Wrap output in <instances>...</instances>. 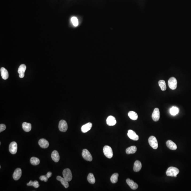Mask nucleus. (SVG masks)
Here are the masks:
<instances>
[{"label":"nucleus","instance_id":"nucleus-1","mask_svg":"<svg viewBox=\"0 0 191 191\" xmlns=\"http://www.w3.org/2000/svg\"><path fill=\"white\" fill-rule=\"evenodd\" d=\"M179 171L177 168L174 167H170L168 168L166 172L167 175L176 177L177 175L179 174Z\"/></svg>","mask_w":191,"mask_h":191},{"label":"nucleus","instance_id":"nucleus-2","mask_svg":"<svg viewBox=\"0 0 191 191\" xmlns=\"http://www.w3.org/2000/svg\"><path fill=\"white\" fill-rule=\"evenodd\" d=\"M103 153L105 156L111 159L113 156V152L112 148L108 145H105L103 147Z\"/></svg>","mask_w":191,"mask_h":191},{"label":"nucleus","instance_id":"nucleus-3","mask_svg":"<svg viewBox=\"0 0 191 191\" xmlns=\"http://www.w3.org/2000/svg\"><path fill=\"white\" fill-rule=\"evenodd\" d=\"M63 175L67 181L70 182L72 180V175L71 171L69 168H66L63 171Z\"/></svg>","mask_w":191,"mask_h":191},{"label":"nucleus","instance_id":"nucleus-4","mask_svg":"<svg viewBox=\"0 0 191 191\" xmlns=\"http://www.w3.org/2000/svg\"><path fill=\"white\" fill-rule=\"evenodd\" d=\"M148 142L150 146L154 149H156L158 148V145L157 140L155 137L151 136L148 139Z\"/></svg>","mask_w":191,"mask_h":191},{"label":"nucleus","instance_id":"nucleus-5","mask_svg":"<svg viewBox=\"0 0 191 191\" xmlns=\"http://www.w3.org/2000/svg\"><path fill=\"white\" fill-rule=\"evenodd\" d=\"M82 155L85 160L87 161H91L92 160V157L90 152L86 149H84L82 150Z\"/></svg>","mask_w":191,"mask_h":191},{"label":"nucleus","instance_id":"nucleus-6","mask_svg":"<svg viewBox=\"0 0 191 191\" xmlns=\"http://www.w3.org/2000/svg\"><path fill=\"white\" fill-rule=\"evenodd\" d=\"M177 80L173 77L171 78L168 81V85L169 87L171 89L174 90L177 87Z\"/></svg>","mask_w":191,"mask_h":191},{"label":"nucleus","instance_id":"nucleus-7","mask_svg":"<svg viewBox=\"0 0 191 191\" xmlns=\"http://www.w3.org/2000/svg\"><path fill=\"white\" fill-rule=\"evenodd\" d=\"M58 128L60 131L65 132L68 129V125L66 121L65 120H61L59 123Z\"/></svg>","mask_w":191,"mask_h":191},{"label":"nucleus","instance_id":"nucleus-8","mask_svg":"<svg viewBox=\"0 0 191 191\" xmlns=\"http://www.w3.org/2000/svg\"><path fill=\"white\" fill-rule=\"evenodd\" d=\"M10 152L12 154H16L17 150V143L15 142H12L10 143L9 147Z\"/></svg>","mask_w":191,"mask_h":191},{"label":"nucleus","instance_id":"nucleus-9","mask_svg":"<svg viewBox=\"0 0 191 191\" xmlns=\"http://www.w3.org/2000/svg\"><path fill=\"white\" fill-rule=\"evenodd\" d=\"M160 117V113L159 108H155L152 114V118L154 121H157Z\"/></svg>","mask_w":191,"mask_h":191},{"label":"nucleus","instance_id":"nucleus-10","mask_svg":"<svg viewBox=\"0 0 191 191\" xmlns=\"http://www.w3.org/2000/svg\"><path fill=\"white\" fill-rule=\"evenodd\" d=\"M127 135L131 140H133L137 141L139 140L138 136L132 130H130L128 131Z\"/></svg>","mask_w":191,"mask_h":191},{"label":"nucleus","instance_id":"nucleus-11","mask_svg":"<svg viewBox=\"0 0 191 191\" xmlns=\"http://www.w3.org/2000/svg\"><path fill=\"white\" fill-rule=\"evenodd\" d=\"M26 69V66L24 64H22L19 66L18 68V73L19 74V77L22 78L24 77V72Z\"/></svg>","mask_w":191,"mask_h":191},{"label":"nucleus","instance_id":"nucleus-12","mask_svg":"<svg viewBox=\"0 0 191 191\" xmlns=\"http://www.w3.org/2000/svg\"><path fill=\"white\" fill-rule=\"evenodd\" d=\"M22 175V170L21 168H17L13 174V178L15 180H17L20 179Z\"/></svg>","mask_w":191,"mask_h":191},{"label":"nucleus","instance_id":"nucleus-13","mask_svg":"<svg viewBox=\"0 0 191 191\" xmlns=\"http://www.w3.org/2000/svg\"><path fill=\"white\" fill-rule=\"evenodd\" d=\"M126 182L128 184L132 189L136 190L138 187V186L137 184L136 183H135L132 180L128 178V179H127Z\"/></svg>","mask_w":191,"mask_h":191},{"label":"nucleus","instance_id":"nucleus-14","mask_svg":"<svg viewBox=\"0 0 191 191\" xmlns=\"http://www.w3.org/2000/svg\"><path fill=\"white\" fill-rule=\"evenodd\" d=\"M106 121L107 124L110 126H114L117 123L115 117L112 116H109L107 118Z\"/></svg>","mask_w":191,"mask_h":191},{"label":"nucleus","instance_id":"nucleus-15","mask_svg":"<svg viewBox=\"0 0 191 191\" xmlns=\"http://www.w3.org/2000/svg\"><path fill=\"white\" fill-rule=\"evenodd\" d=\"M92 124L91 122H88L86 124L83 125L81 128V130L83 133H86L91 130Z\"/></svg>","mask_w":191,"mask_h":191},{"label":"nucleus","instance_id":"nucleus-16","mask_svg":"<svg viewBox=\"0 0 191 191\" xmlns=\"http://www.w3.org/2000/svg\"><path fill=\"white\" fill-rule=\"evenodd\" d=\"M38 143L40 146L43 148H47L49 146V143L47 140L44 138L40 140Z\"/></svg>","mask_w":191,"mask_h":191},{"label":"nucleus","instance_id":"nucleus-17","mask_svg":"<svg viewBox=\"0 0 191 191\" xmlns=\"http://www.w3.org/2000/svg\"><path fill=\"white\" fill-rule=\"evenodd\" d=\"M57 179L58 181H60L61 183L66 188H67L69 187V185L68 181H67L65 178H63L60 176H58L57 177Z\"/></svg>","mask_w":191,"mask_h":191},{"label":"nucleus","instance_id":"nucleus-18","mask_svg":"<svg viewBox=\"0 0 191 191\" xmlns=\"http://www.w3.org/2000/svg\"><path fill=\"white\" fill-rule=\"evenodd\" d=\"M166 145L170 149L172 150H175L177 149V146L176 144L171 140H168L166 142Z\"/></svg>","mask_w":191,"mask_h":191},{"label":"nucleus","instance_id":"nucleus-19","mask_svg":"<svg viewBox=\"0 0 191 191\" xmlns=\"http://www.w3.org/2000/svg\"><path fill=\"white\" fill-rule=\"evenodd\" d=\"M1 76L3 79L4 80H7L9 77V73L8 71L4 67L1 68L0 69Z\"/></svg>","mask_w":191,"mask_h":191},{"label":"nucleus","instance_id":"nucleus-20","mask_svg":"<svg viewBox=\"0 0 191 191\" xmlns=\"http://www.w3.org/2000/svg\"><path fill=\"white\" fill-rule=\"evenodd\" d=\"M51 158L52 160L55 162H58L59 160V156L58 152L56 150H54L51 154Z\"/></svg>","mask_w":191,"mask_h":191},{"label":"nucleus","instance_id":"nucleus-21","mask_svg":"<svg viewBox=\"0 0 191 191\" xmlns=\"http://www.w3.org/2000/svg\"><path fill=\"white\" fill-rule=\"evenodd\" d=\"M142 167L141 162L138 160L136 161L134 163L133 170L135 172H139L141 170Z\"/></svg>","mask_w":191,"mask_h":191},{"label":"nucleus","instance_id":"nucleus-22","mask_svg":"<svg viewBox=\"0 0 191 191\" xmlns=\"http://www.w3.org/2000/svg\"><path fill=\"white\" fill-rule=\"evenodd\" d=\"M22 128L25 132H29L31 130V125L30 123L24 122L22 124Z\"/></svg>","mask_w":191,"mask_h":191},{"label":"nucleus","instance_id":"nucleus-23","mask_svg":"<svg viewBox=\"0 0 191 191\" xmlns=\"http://www.w3.org/2000/svg\"><path fill=\"white\" fill-rule=\"evenodd\" d=\"M137 148L136 146H133L128 148L126 149V154H134L137 151Z\"/></svg>","mask_w":191,"mask_h":191},{"label":"nucleus","instance_id":"nucleus-24","mask_svg":"<svg viewBox=\"0 0 191 191\" xmlns=\"http://www.w3.org/2000/svg\"><path fill=\"white\" fill-rule=\"evenodd\" d=\"M128 116L131 119L136 120L137 119L138 116L137 114L133 111H130L128 113Z\"/></svg>","mask_w":191,"mask_h":191},{"label":"nucleus","instance_id":"nucleus-25","mask_svg":"<svg viewBox=\"0 0 191 191\" xmlns=\"http://www.w3.org/2000/svg\"><path fill=\"white\" fill-rule=\"evenodd\" d=\"M30 163L33 165H37L39 164L40 161L39 159L37 157H33L30 159Z\"/></svg>","mask_w":191,"mask_h":191},{"label":"nucleus","instance_id":"nucleus-26","mask_svg":"<svg viewBox=\"0 0 191 191\" xmlns=\"http://www.w3.org/2000/svg\"><path fill=\"white\" fill-rule=\"evenodd\" d=\"M87 179L89 182L90 184H94L96 182L95 178H94V175L92 173H89L88 175Z\"/></svg>","mask_w":191,"mask_h":191},{"label":"nucleus","instance_id":"nucleus-27","mask_svg":"<svg viewBox=\"0 0 191 191\" xmlns=\"http://www.w3.org/2000/svg\"><path fill=\"white\" fill-rule=\"evenodd\" d=\"M119 174L117 173H115L113 174L110 177V180L111 182L112 183H116L118 181V177Z\"/></svg>","mask_w":191,"mask_h":191},{"label":"nucleus","instance_id":"nucleus-28","mask_svg":"<svg viewBox=\"0 0 191 191\" xmlns=\"http://www.w3.org/2000/svg\"><path fill=\"white\" fill-rule=\"evenodd\" d=\"M159 86L163 91H165L166 89V86L165 82L164 80H160L159 82Z\"/></svg>","mask_w":191,"mask_h":191},{"label":"nucleus","instance_id":"nucleus-29","mask_svg":"<svg viewBox=\"0 0 191 191\" xmlns=\"http://www.w3.org/2000/svg\"><path fill=\"white\" fill-rule=\"evenodd\" d=\"M170 113L173 115H175L179 113V109L176 107H173L170 109Z\"/></svg>","mask_w":191,"mask_h":191},{"label":"nucleus","instance_id":"nucleus-30","mask_svg":"<svg viewBox=\"0 0 191 191\" xmlns=\"http://www.w3.org/2000/svg\"><path fill=\"white\" fill-rule=\"evenodd\" d=\"M71 21L72 23L73 24L74 26H77L79 24L78 19L77 18L75 17H73L71 19Z\"/></svg>","mask_w":191,"mask_h":191},{"label":"nucleus","instance_id":"nucleus-31","mask_svg":"<svg viewBox=\"0 0 191 191\" xmlns=\"http://www.w3.org/2000/svg\"><path fill=\"white\" fill-rule=\"evenodd\" d=\"M40 179L41 181H44L45 182H47L48 180V178L46 175H42L40 177Z\"/></svg>","mask_w":191,"mask_h":191},{"label":"nucleus","instance_id":"nucleus-32","mask_svg":"<svg viewBox=\"0 0 191 191\" xmlns=\"http://www.w3.org/2000/svg\"><path fill=\"white\" fill-rule=\"evenodd\" d=\"M6 128V126L4 124H1L0 125V132H2L5 130Z\"/></svg>","mask_w":191,"mask_h":191},{"label":"nucleus","instance_id":"nucleus-33","mask_svg":"<svg viewBox=\"0 0 191 191\" xmlns=\"http://www.w3.org/2000/svg\"><path fill=\"white\" fill-rule=\"evenodd\" d=\"M33 186L35 188H38V187H39V182H38V181H37V180H35V181H34V183H33Z\"/></svg>","mask_w":191,"mask_h":191},{"label":"nucleus","instance_id":"nucleus-34","mask_svg":"<svg viewBox=\"0 0 191 191\" xmlns=\"http://www.w3.org/2000/svg\"><path fill=\"white\" fill-rule=\"evenodd\" d=\"M33 183H34V182H33L31 180V181H29L28 183H27V186H33Z\"/></svg>","mask_w":191,"mask_h":191},{"label":"nucleus","instance_id":"nucleus-35","mask_svg":"<svg viewBox=\"0 0 191 191\" xmlns=\"http://www.w3.org/2000/svg\"><path fill=\"white\" fill-rule=\"evenodd\" d=\"M52 173L51 172H49L47 173V175H46V176H47V178H49L52 176Z\"/></svg>","mask_w":191,"mask_h":191}]
</instances>
